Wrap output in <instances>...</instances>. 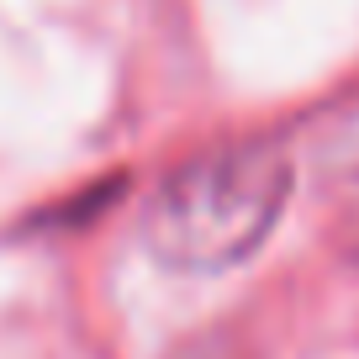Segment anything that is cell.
Here are the masks:
<instances>
[{"instance_id": "1", "label": "cell", "mask_w": 359, "mask_h": 359, "mask_svg": "<svg viewBox=\"0 0 359 359\" xmlns=\"http://www.w3.org/2000/svg\"><path fill=\"white\" fill-rule=\"evenodd\" d=\"M296 158L285 137H233L175 164L143 206V243L180 275H217L259 254L285 201Z\"/></svg>"}, {"instance_id": "3", "label": "cell", "mask_w": 359, "mask_h": 359, "mask_svg": "<svg viewBox=\"0 0 359 359\" xmlns=\"http://www.w3.org/2000/svg\"><path fill=\"white\" fill-rule=\"evenodd\" d=\"M180 359H222V348H206L201 344V348H191V354H180Z\"/></svg>"}, {"instance_id": "2", "label": "cell", "mask_w": 359, "mask_h": 359, "mask_svg": "<svg viewBox=\"0 0 359 359\" xmlns=\"http://www.w3.org/2000/svg\"><path fill=\"white\" fill-rule=\"evenodd\" d=\"M302 148H306V158H312L317 180L359 191V90L344 95V101H333V106H323V111L306 122Z\"/></svg>"}]
</instances>
